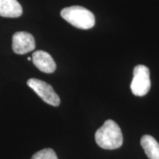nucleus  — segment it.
I'll return each mask as SVG.
<instances>
[{
    "mask_svg": "<svg viewBox=\"0 0 159 159\" xmlns=\"http://www.w3.org/2000/svg\"><path fill=\"white\" fill-rule=\"evenodd\" d=\"M95 140L100 148L115 150L122 147L123 135L120 128L112 119H108L95 134Z\"/></svg>",
    "mask_w": 159,
    "mask_h": 159,
    "instance_id": "obj_1",
    "label": "nucleus"
},
{
    "mask_svg": "<svg viewBox=\"0 0 159 159\" xmlns=\"http://www.w3.org/2000/svg\"><path fill=\"white\" fill-rule=\"evenodd\" d=\"M61 16L74 27L78 29L89 30L95 25L94 13L82 6H71L61 11Z\"/></svg>",
    "mask_w": 159,
    "mask_h": 159,
    "instance_id": "obj_2",
    "label": "nucleus"
},
{
    "mask_svg": "<svg viewBox=\"0 0 159 159\" xmlns=\"http://www.w3.org/2000/svg\"><path fill=\"white\" fill-rule=\"evenodd\" d=\"M151 82L150 69L144 65H137L134 69V77L130 84V89L135 96L143 97L150 91Z\"/></svg>",
    "mask_w": 159,
    "mask_h": 159,
    "instance_id": "obj_3",
    "label": "nucleus"
},
{
    "mask_svg": "<svg viewBox=\"0 0 159 159\" xmlns=\"http://www.w3.org/2000/svg\"><path fill=\"white\" fill-rule=\"evenodd\" d=\"M27 85L33 89L39 96L47 104L57 107L61 103V99L51 85L44 81L36 78L27 80Z\"/></svg>",
    "mask_w": 159,
    "mask_h": 159,
    "instance_id": "obj_4",
    "label": "nucleus"
},
{
    "mask_svg": "<svg viewBox=\"0 0 159 159\" xmlns=\"http://www.w3.org/2000/svg\"><path fill=\"white\" fill-rule=\"evenodd\" d=\"M12 47L16 54L28 53L35 48L34 37L27 32H17L13 35Z\"/></svg>",
    "mask_w": 159,
    "mask_h": 159,
    "instance_id": "obj_5",
    "label": "nucleus"
},
{
    "mask_svg": "<svg viewBox=\"0 0 159 159\" xmlns=\"http://www.w3.org/2000/svg\"><path fill=\"white\" fill-rule=\"evenodd\" d=\"M32 60L33 64L42 72L50 74L54 72L56 69V63L54 59L45 51L39 50L33 52Z\"/></svg>",
    "mask_w": 159,
    "mask_h": 159,
    "instance_id": "obj_6",
    "label": "nucleus"
},
{
    "mask_svg": "<svg viewBox=\"0 0 159 159\" xmlns=\"http://www.w3.org/2000/svg\"><path fill=\"white\" fill-rule=\"evenodd\" d=\"M22 14V7L17 0H0V16L18 18Z\"/></svg>",
    "mask_w": 159,
    "mask_h": 159,
    "instance_id": "obj_7",
    "label": "nucleus"
},
{
    "mask_svg": "<svg viewBox=\"0 0 159 159\" xmlns=\"http://www.w3.org/2000/svg\"><path fill=\"white\" fill-rule=\"evenodd\" d=\"M141 145L150 159H159V144L150 135H144L141 139Z\"/></svg>",
    "mask_w": 159,
    "mask_h": 159,
    "instance_id": "obj_8",
    "label": "nucleus"
},
{
    "mask_svg": "<svg viewBox=\"0 0 159 159\" xmlns=\"http://www.w3.org/2000/svg\"><path fill=\"white\" fill-rule=\"evenodd\" d=\"M31 159H58L56 153L52 149L46 148L35 152Z\"/></svg>",
    "mask_w": 159,
    "mask_h": 159,
    "instance_id": "obj_9",
    "label": "nucleus"
},
{
    "mask_svg": "<svg viewBox=\"0 0 159 159\" xmlns=\"http://www.w3.org/2000/svg\"><path fill=\"white\" fill-rule=\"evenodd\" d=\"M27 60H28V61H31V57H27Z\"/></svg>",
    "mask_w": 159,
    "mask_h": 159,
    "instance_id": "obj_10",
    "label": "nucleus"
}]
</instances>
